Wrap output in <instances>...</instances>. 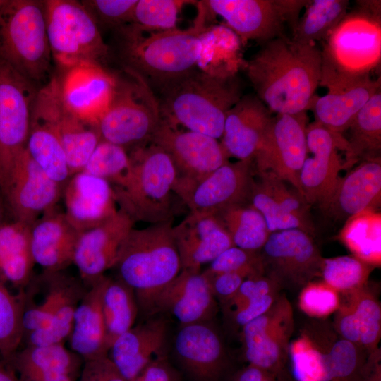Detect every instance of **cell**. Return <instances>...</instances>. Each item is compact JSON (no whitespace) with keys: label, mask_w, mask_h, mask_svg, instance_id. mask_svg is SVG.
<instances>
[{"label":"cell","mask_w":381,"mask_h":381,"mask_svg":"<svg viewBox=\"0 0 381 381\" xmlns=\"http://www.w3.org/2000/svg\"><path fill=\"white\" fill-rule=\"evenodd\" d=\"M245 71L255 95L272 113L306 111L320 85V49L284 35L262 43Z\"/></svg>","instance_id":"1"},{"label":"cell","mask_w":381,"mask_h":381,"mask_svg":"<svg viewBox=\"0 0 381 381\" xmlns=\"http://www.w3.org/2000/svg\"><path fill=\"white\" fill-rule=\"evenodd\" d=\"M198 8L194 25L187 29L147 32L128 23L114 30L124 69L159 90L198 69L210 31L206 12L200 4Z\"/></svg>","instance_id":"2"},{"label":"cell","mask_w":381,"mask_h":381,"mask_svg":"<svg viewBox=\"0 0 381 381\" xmlns=\"http://www.w3.org/2000/svg\"><path fill=\"white\" fill-rule=\"evenodd\" d=\"M159 92L162 119L218 140L222 135L228 111L243 96V86L230 68H198Z\"/></svg>","instance_id":"3"},{"label":"cell","mask_w":381,"mask_h":381,"mask_svg":"<svg viewBox=\"0 0 381 381\" xmlns=\"http://www.w3.org/2000/svg\"><path fill=\"white\" fill-rule=\"evenodd\" d=\"M320 85L337 91L367 78L380 64L381 1L356 6L323 40Z\"/></svg>","instance_id":"4"},{"label":"cell","mask_w":381,"mask_h":381,"mask_svg":"<svg viewBox=\"0 0 381 381\" xmlns=\"http://www.w3.org/2000/svg\"><path fill=\"white\" fill-rule=\"evenodd\" d=\"M172 221L130 231L113 268L134 291L138 308L152 312L158 294L181 272Z\"/></svg>","instance_id":"5"},{"label":"cell","mask_w":381,"mask_h":381,"mask_svg":"<svg viewBox=\"0 0 381 381\" xmlns=\"http://www.w3.org/2000/svg\"><path fill=\"white\" fill-rule=\"evenodd\" d=\"M128 154L127 173L111 185L119 210L134 222L154 224L172 221L177 173L171 158L151 143Z\"/></svg>","instance_id":"6"},{"label":"cell","mask_w":381,"mask_h":381,"mask_svg":"<svg viewBox=\"0 0 381 381\" xmlns=\"http://www.w3.org/2000/svg\"><path fill=\"white\" fill-rule=\"evenodd\" d=\"M0 58L37 87L49 82L52 56L44 1L4 0L0 9Z\"/></svg>","instance_id":"7"},{"label":"cell","mask_w":381,"mask_h":381,"mask_svg":"<svg viewBox=\"0 0 381 381\" xmlns=\"http://www.w3.org/2000/svg\"><path fill=\"white\" fill-rule=\"evenodd\" d=\"M115 75L109 104L96 124L101 140L128 152L148 144L162 117L158 99L138 75Z\"/></svg>","instance_id":"8"},{"label":"cell","mask_w":381,"mask_h":381,"mask_svg":"<svg viewBox=\"0 0 381 381\" xmlns=\"http://www.w3.org/2000/svg\"><path fill=\"white\" fill-rule=\"evenodd\" d=\"M47 33L52 59L64 69L79 64L104 68L109 47L81 1L47 0Z\"/></svg>","instance_id":"9"},{"label":"cell","mask_w":381,"mask_h":381,"mask_svg":"<svg viewBox=\"0 0 381 381\" xmlns=\"http://www.w3.org/2000/svg\"><path fill=\"white\" fill-rule=\"evenodd\" d=\"M308 0H208L201 1L210 12L221 16L243 42L262 43L294 30L301 10Z\"/></svg>","instance_id":"10"},{"label":"cell","mask_w":381,"mask_h":381,"mask_svg":"<svg viewBox=\"0 0 381 381\" xmlns=\"http://www.w3.org/2000/svg\"><path fill=\"white\" fill-rule=\"evenodd\" d=\"M254 172L253 161L228 162L196 179L177 178L174 192L190 212L217 214L230 207L248 203Z\"/></svg>","instance_id":"11"},{"label":"cell","mask_w":381,"mask_h":381,"mask_svg":"<svg viewBox=\"0 0 381 381\" xmlns=\"http://www.w3.org/2000/svg\"><path fill=\"white\" fill-rule=\"evenodd\" d=\"M294 332V312L284 294H279L269 310L241 328L244 357L249 365L277 377L288 370L289 341Z\"/></svg>","instance_id":"12"},{"label":"cell","mask_w":381,"mask_h":381,"mask_svg":"<svg viewBox=\"0 0 381 381\" xmlns=\"http://www.w3.org/2000/svg\"><path fill=\"white\" fill-rule=\"evenodd\" d=\"M39 89L0 58V181L25 148Z\"/></svg>","instance_id":"13"},{"label":"cell","mask_w":381,"mask_h":381,"mask_svg":"<svg viewBox=\"0 0 381 381\" xmlns=\"http://www.w3.org/2000/svg\"><path fill=\"white\" fill-rule=\"evenodd\" d=\"M264 274L281 289H302L320 275L323 260L310 235L301 229L272 232L260 251Z\"/></svg>","instance_id":"14"},{"label":"cell","mask_w":381,"mask_h":381,"mask_svg":"<svg viewBox=\"0 0 381 381\" xmlns=\"http://www.w3.org/2000/svg\"><path fill=\"white\" fill-rule=\"evenodd\" d=\"M306 111L273 116L253 160L255 171H270L300 193L299 177L307 155Z\"/></svg>","instance_id":"15"},{"label":"cell","mask_w":381,"mask_h":381,"mask_svg":"<svg viewBox=\"0 0 381 381\" xmlns=\"http://www.w3.org/2000/svg\"><path fill=\"white\" fill-rule=\"evenodd\" d=\"M0 189L13 220L32 225L54 210L63 188L49 178L25 148L0 181Z\"/></svg>","instance_id":"16"},{"label":"cell","mask_w":381,"mask_h":381,"mask_svg":"<svg viewBox=\"0 0 381 381\" xmlns=\"http://www.w3.org/2000/svg\"><path fill=\"white\" fill-rule=\"evenodd\" d=\"M33 110L53 128L64 148L71 176L80 172L101 140L97 126L78 118L61 99L58 78L37 92Z\"/></svg>","instance_id":"17"},{"label":"cell","mask_w":381,"mask_h":381,"mask_svg":"<svg viewBox=\"0 0 381 381\" xmlns=\"http://www.w3.org/2000/svg\"><path fill=\"white\" fill-rule=\"evenodd\" d=\"M150 143L160 147L169 156L177 178L196 179L229 162V155L217 139L179 129L164 119Z\"/></svg>","instance_id":"18"},{"label":"cell","mask_w":381,"mask_h":381,"mask_svg":"<svg viewBox=\"0 0 381 381\" xmlns=\"http://www.w3.org/2000/svg\"><path fill=\"white\" fill-rule=\"evenodd\" d=\"M307 155L300 177V194L309 205H318L327 197L344 169L339 152L346 140L314 121L306 128Z\"/></svg>","instance_id":"19"},{"label":"cell","mask_w":381,"mask_h":381,"mask_svg":"<svg viewBox=\"0 0 381 381\" xmlns=\"http://www.w3.org/2000/svg\"><path fill=\"white\" fill-rule=\"evenodd\" d=\"M174 350L193 381H222L230 372L231 363L222 339L210 321L181 325Z\"/></svg>","instance_id":"20"},{"label":"cell","mask_w":381,"mask_h":381,"mask_svg":"<svg viewBox=\"0 0 381 381\" xmlns=\"http://www.w3.org/2000/svg\"><path fill=\"white\" fill-rule=\"evenodd\" d=\"M134 224L119 210L107 220L80 233L73 264L87 287L114 267L120 248Z\"/></svg>","instance_id":"21"},{"label":"cell","mask_w":381,"mask_h":381,"mask_svg":"<svg viewBox=\"0 0 381 381\" xmlns=\"http://www.w3.org/2000/svg\"><path fill=\"white\" fill-rule=\"evenodd\" d=\"M381 201L380 157L361 161L339 177L319 205L328 216L339 220L363 211H377Z\"/></svg>","instance_id":"22"},{"label":"cell","mask_w":381,"mask_h":381,"mask_svg":"<svg viewBox=\"0 0 381 381\" xmlns=\"http://www.w3.org/2000/svg\"><path fill=\"white\" fill-rule=\"evenodd\" d=\"M65 107L85 122L96 126L110 100L115 75L95 64H79L65 69L59 80Z\"/></svg>","instance_id":"23"},{"label":"cell","mask_w":381,"mask_h":381,"mask_svg":"<svg viewBox=\"0 0 381 381\" xmlns=\"http://www.w3.org/2000/svg\"><path fill=\"white\" fill-rule=\"evenodd\" d=\"M173 236L181 270L200 272L222 252L234 246L230 236L216 214L192 213L173 226Z\"/></svg>","instance_id":"24"},{"label":"cell","mask_w":381,"mask_h":381,"mask_svg":"<svg viewBox=\"0 0 381 381\" xmlns=\"http://www.w3.org/2000/svg\"><path fill=\"white\" fill-rule=\"evenodd\" d=\"M61 197L65 217L79 232L104 222L119 210L111 184L83 171L71 177Z\"/></svg>","instance_id":"25"},{"label":"cell","mask_w":381,"mask_h":381,"mask_svg":"<svg viewBox=\"0 0 381 381\" xmlns=\"http://www.w3.org/2000/svg\"><path fill=\"white\" fill-rule=\"evenodd\" d=\"M217 305L201 272L181 270L155 298L152 312H166L185 325L210 321Z\"/></svg>","instance_id":"26"},{"label":"cell","mask_w":381,"mask_h":381,"mask_svg":"<svg viewBox=\"0 0 381 381\" xmlns=\"http://www.w3.org/2000/svg\"><path fill=\"white\" fill-rule=\"evenodd\" d=\"M272 117L255 95H243L228 111L224 121L220 143L229 157L253 161Z\"/></svg>","instance_id":"27"},{"label":"cell","mask_w":381,"mask_h":381,"mask_svg":"<svg viewBox=\"0 0 381 381\" xmlns=\"http://www.w3.org/2000/svg\"><path fill=\"white\" fill-rule=\"evenodd\" d=\"M167 334L164 319L149 320L119 337L110 347L108 357L127 381H133L150 362L165 357Z\"/></svg>","instance_id":"28"},{"label":"cell","mask_w":381,"mask_h":381,"mask_svg":"<svg viewBox=\"0 0 381 381\" xmlns=\"http://www.w3.org/2000/svg\"><path fill=\"white\" fill-rule=\"evenodd\" d=\"M80 232L56 207L44 213L30 226V246L35 263L42 272L65 270L73 264Z\"/></svg>","instance_id":"29"},{"label":"cell","mask_w":381,"mask_h":381,"mask_svg":"<svg viewBox=\"0 0 381 381\" xmlns=\"http://www.w3.org/2000/svg\"><path fill=\"white\" fill-rule=\"evenodd\" d=\"M380 87V77L369 78L340 90L328 91L321 97L315 95L308 110L313 111L315 122L342 135L349 130L360 110Z\"/></svg>","instance_id":"30"},{"label":"cell","mask_w":381,"mask_h":381,"mask_svg":"<svg viewBox=\"0 0 381 381\" xmlns=\"http://www.w3.org/2000/svg\"><path fill=\"white\" fill-rule=\"evenodd\" d=\"M103 276L87 287L80 300L68 339L70 350L83 361L107 356L109 353L101 306Z\"/></svg>","instance_id":"31"},{"label":"cell","mask_w":381,"mask_h":381,"mask_svg":"<svg viewBox=\"0 0 381 381\" xmlns=\"http://www.w3.org/2000/svg\"><path fill=\"white\" fill-rule=\"evenodd\" d=\"M6 361L20 381H61L68 375L75 377L84 362L64 344L26 346Z\"/></svg>","instance_id":"32"},{"label":"cell","mask_w":381,"mask_h":381,"mask_svg":"<svg viewBox=\"0 0 381 381\" xmlns=\"http://www.w3.org/2000/svg\"><path fill=\"white\" fill-rule=\"evenodd\" d=\"M39 278L45 293L37 304L25 303L24 301L23 337L31 332L47 327L62 306L71 301L80 299L87 289L80 277L71 276L65 270L42 272Z\"/></svg>","instance_id":"33"},{"label":"cell","mask_w":381,"mask_h":381,"mask_svg":"<svg viewBox=\"0 0 381 381\" xmlns=\"http://www.w3.org/2000/svg\"><path fill=\"white\" fill-rule=\"evenodd\" d=\"M35 265L30 246V225L12 220L0 226V278L20 290L33 277Z\"/></svg>","instance_id":"34"},{"label":"cell","mask_w":381,"mask_h":381,"mask_svg":"<svg viewBox=\"0 0 381 381\" xmlns=\"http://www.w3.org/2000/svg\"><path fill=\"white\" fill-rule=\"evenodd\" d=\"M25 149L45 174L64 189L71 177L64 148L51 126L33 109Z\"/></svg>","instance_id":"35"},{"label":"cell","mask_w":381,"mask_h":381,"mask_svg":"<svg viewBox=\"0 0 381 381\" xmlns=\"http://www.w3.org/2000/svg\"><path fill=\"white\" fill-rule=\"evenodd\" d=\"M349 130L344 168L351 167L358 161L380 157L381 90L360 110Z\"/></svg>","instance_id":"36"},{"label":"cell","mask_w":381,"mask_h":381,"mask_svg":"<svg viewBox=\"0 0 381 381\" xmlns=\"http://www.w3.org/2000/svg\"><path fill=\"white\" fill-rule=\"evenodd\" d=\"M101 306L106 341L109 350L115 340L134 326L138 305L133 290L119 279L102 277Z\"/></svg>","instance_id":"37"},{"label":"cell","mask_w":381,"mask_h":381,"mask_svg":"<svg viewBox=\"0 0 381 381\" xmlns=\"http://www.w3.org/2000/svg\"><path fill=\"white\" fill-rule=\"evenodd\" d=\"M339 238L353 255L373 265L381 262V214L363 211L346 220Z\"/></svg>","instance_id":"38"},{"label":"cell","mask_w":381,"mask_h":381,"mask_svg":"<svg viewBox=\"0 0 381 381\" xmlns=\"http://www.w3.org/2000/svg\"><path fill=\"white\" fill-rule=\"evenodd\" d=\"M349 4V0H308L291 39L302 44L325 40L346 16Z\"/></svg>","instance_id":"39"},{"label":"cell","mask_w":381,"mask_h":381,"mask_svg":"<svg viewBox=\"0 0 381 381\" xmlns=\"http://www.w3.org/2000/svg\"><path fill=\"white\" fill-rule=\"evenodd\" d=\"M216 215L238 248L259 252L271 234L262 215L249 203L230 207Z\"/></svg>","instance_id":"40"},{"label":"cell","mask_w":381,"mask_h":381,"mask_svg":"<svg viewBox=\"0 0 381 381\" xmlns=\"http://www.w3.org/2000/svg\"><path fill=\"white\" fill-rule=\"evenodd\" d=\"M373 266L353 255H341L322 260L320 275L328 286L342 294L367 284Z\"/></svg>","instance_id":"41"},{"label":"cell","mask_w":381,"mask_h":381,"mask_svg":"<svg viewBox=\"0 0 381 381\" xmlns=\"http://www.w3.org/2000/svg\"><path fill=\"white\" fill-rule=\"evenodd\" d=\"M0 278V355L8 360L23 339L24 292L15 296Z\"/></svg>","instance_id":"42"},{"label":"cell","mask_w":381,"mask_h":381,"mask_svg":"<svg viewBox=\"0 0 381 381\" xmlns=\"http://www.w3.org/2000/svg\"><path fill=\"white\" fill-rule=\"evenodd\" d=\"M345 295L359 322L360 344L368 355L374 353L379 349L381 334V308L378 298L367 284Z\"/></svg>","instance_id":"43"},{"label":"cell","mask_w":381,"mask_h":381,"mask_svg":"<svg viewBox=\"0 0 381 381\" xmlns=\"http://www.w3.org/2000/svg\"><path fill=\"white\" fill-rule=\"evenodd\" d=\"M130 167L128 152L123 147L101 140L81 171L118 183Z\"/></svg>","instance_id":"44"},{"label":"cell","mask_w":381,"mask_h":381,"mask_svg":"<svg viewBox=\"0 0 381 381\" xmlns=\"http://www.w3.org/2000/svg\"><path fill=\"white\" fill-rule=\"evenodd\" d=\"M191 1L138 0L131 23L147 32L177 28L178 15L183 6Z\"/></svg>","instance_id":"45"},{"label":"cell","mask_w":381,"mask_h":381,"mask_svg":"<svg viewBox=\"0 0 381 381\" xmlns=\"http://www.w3.org/2000/svg\"><path fill=\"white\" fill-rule=\"evenodd\" d=\"M248 203L262 215L270 233L297 229L310 235L314 234V227L283 210L259 185L255 179Z\"/></svg>","instance_id":"46"},{"label":"cell","mask_w":381,"mask_h":381,"mask_svg":"<svg viewBox=\"0 0 381 381\" xmlns=\"http://www.w3.org/2000/svg\"><path fill=\"white\" fill-rule=\"evenodd\" d=\"M255 173L258 176L256 181L275 202L286 212L314 227L308 211L310 205L296 189H290L286 182L272 172Z\"/></svg>","instance_id":"47"},{"label":"cell","mask_w":381,"mask_h":381,"mask_svg":"<svg viewBox=\"0 0 381 381\" xmlns=\"http://www.w3.org/2000/svg\"><path fill=\"white\" fill-rule=\"evenodd\" d=\"M339 293L322 282H310L301 289L298 306L306 315L324 318L340 306Z\"/></svg>","instance_id":"48"},{"label":"cell","mask_w":381,"mask_h":381,"mask_svg":"<svg viewBox=\"0 0 381 381\" xmlns=\"http://www.w3.org/2000/svg\"><path fill=\"white\" fill-rule=\"evenodd\" d=\"M203 272H241L249 277L265 274L260 251L246 250L234 246L218 255Z\"/></svg>","instance_id":"49"},{"label":"cell","mask_w":381,"mask_h":381,"mask_svg":"<svg viewBox=\"0 0 381 381\" xmlns=\"http://www.w3.org/2000/svg\"><path fill=\"white\" fill-rule=\"evenodd\" d=\"M138 0H88L81 3L99 24L113 30L131 23Z\"/></svg>","instance_id":"50"},{"label":"cell","mask_w":381,"mask_h":381,"mask_svg":"<svg viewBox=\"0 0 381 381\" xmlns=\"http://www.w3.org/2000/svg\"><path fill=\"white\" fill-rule=\"evenodd\" d=\"M280 289L274 280L265 274L247 278L235 295L222 305L224 312L226 314L250 300L268 294L279 292Z\"/></svg>","instance_id":"51"},{"label":"cell","mask_w":381,"mask_h":381,"mask_svg":"<svg viewBox=\"0 0 381 381\" xmlns=\"http://www.w3.org/2000/svg\"><path fill=\"white\" fill-rule=\"evenodd\" d=\"M279 296L271 293L250 300L225 314L236 328H242L250 321L267 312Z\"/></svg>","instance_id":"52"},{"label":"cell","mask_w":381,"mask_h":381,"mask_svg":"<svg viewBox=\"0 0 381 381\" xmlns=\"http://www.w3.org/2000/svg\"><path fill=\"white\" fill-rule=\"evenodd\" d=\"M207 278L212 293L220 301L222 305L229 301L236 293L243 282L249 277L241 272H224L207 274L202 272Z\"/></svg>","instance_id":"53"},{"label":"cell","mask_w":381,"mask_h":381,"mask_svg":"<svg viewBox=\"0 0 381 381\" xmlns=\"http://www.w3.org/2000/svg\"><path fill=\"white\" fill-rule=\"evenodd\" d=\"M79 381H127L107 356L84 361Z\"/></svg>","instance_id":"54"},{"label":"cell","mask_w":381,"mask_h":381,"mask_svg":"<svg viewBox=\"0 0 381 381\" xmlns=\"http://www.w3.org/2000/svg\"><path fill=\"white\" fill-rule=\"evenodd\" d=\"M333 327L337 335L347 341L360 344V325L352 307L342 303L335 312Z\"/></svg>","instance_id":"55"},{"label":"cell","mask_w":381,"mask_h":381,"mask_svg":"<svg viewBox=\"0 0 381 381\" xmlns=\"http://www.w3.org/2000/svg\"><path fill=\"white\" fill-rule=\"evenodd\" d=\"M142 381H180L179 373L165 357L150 362L138 376Z\"/></svg>","instance_id":"56"},{"label":"cell","mask_w":381,"mask_h":381,"mask_svg":"<svg viewBox=\"0 0 381 381\" xmlns=\"http://www.w3.org/2000/svg\"><path fill=\"white\" fill-rule=\"evenodd\" d=\"M0 381H20L15 375L13 370L6 367L0 362Z\"/></svg>","instance_id":"57"},{"label":"cell","mask_w":381,"mask_h":381,"mask_svg":"<svg viewBox=\"0 0 381 381\" xmlns=\"http://www.w3.org/2000/svg\"><path fill=\"white\" fill-rule=\"evenodd\" d=\"M7 212L8 213V211L0 189V226L6 222L5 221V216Z\"/></svg>","instance_id":"58"},{"label":"cell","mask_w":381,"mask_h":381,"mask_svg":"<svg viewBox=\"0 0 381 381\" xmlns=\"http://www.w3.org/2000/svg\"><path fill=\"white\" fill-rule=\"evenodd\" d=\"M277 380L278 381H316L308 377H294L289 373Z\"/></svg>","instance_id":"59"},{"label":"cell","mask_w":381,"mask_h":381,"mask_svg":"<svg viewBox=\"0 0 381 381\" xmlns=\"http://www.w3.org/2000/svg\"><path fill=\"white\" fill-rule=\"evenodd\" d=\"M265 374H266V373H265ZM265 374L263 376H262L261 377H260V378H258V379H257V380H253V381H261V380L264 377V376L265 375Z\"/></svg>","instance_id":"60"},{"label":"cell","mask_w":381,"mask_h":381,"mask_svg":"<svg viewBox=\"0 0 381 381\" xmlns=\"http://www.w3.org/2000/svg\"><path fill=\"white\" fill-rule=\"evenodd\" d=\"M4 2V0H0V9H1V7L2 6Z\"/></svg>","instance_id":"61"}]
</instances>
